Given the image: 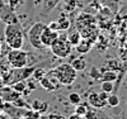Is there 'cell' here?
<instances>
[{
  "label": "cell",
  "mask_w": 127,
  "mask_h": 119,
  "mask_svg": "<svg viewBox=\"0 0 127 119\" xmlns=\"http://www.w3.org/2000/svg\"><path fill=\"white\" fill-rule=\"evenodd\" d=\"M100 79H102V81H112V82H114L116 80L118 79L117 71H113V70L104 71V72L100 75Z\"/></svg>",
  "instance_id": "18"
},
{
  "label": "cell",
  "mask_w": 127,
  "mask_h": 119,
  "mask_svg": "<svg viewBox=\"0 0 127 119\" xmlns=\"http://www.w3.org/2000/svg\"><path fill=\"white\" fill-rule=\"evenodd\" d=\"M0 20H1V19H0Z\"/></svg>",
  "instance_id": "37"
},
{
  "label": "cell",
  "mask_w": 127,
  "mask_h": 119,
  "mask_svg": "<svg viewBox=\"0 0 127 119\" xmlns=\"http://www.w3.org/2000/svg\"><path fill=\"white\" fill-rule=\"evenodd\" d=\"M56 22L59 25V30H67L70 28V20L67 19V17L65 14H61V17Z\"/></svg>",
  "instance_id": "19"
},
{
  "label": "cell",
  "mask_w": 127,
  "mask_h": 119,
  "mask_svg": "<svg viewBox=\"0 0 127 119\" xmlns=\"http://www.w3.org/2000/svg\"><path fill=\"white\" fill-rule=\"evenodd\" d=\"M45 27H46L45 23L37 22V23H34L27 32V38L31 43V46L34 49H45L43 45H42V42H41V34H42V30L45 29Z\"/></svg>",
  "instance_id": "5"
},
{
  "label": "cell",
  "mask_w": 127,
  "mask_h": 119,
  "mask_svg": "<svg viewBox=\"0 0 127 119\" xmlns=\"http://www.w3.org/2000/svg\"><path fill=\"white\" fill-rule=\"evenodd\" d=\"M17 119H33V118H31V117H28V115H23V117L17 118Z\"/></svg>",
  "instance_id": "35"
},
{
  "label": "cell",
  "mask_w": 127,
  "mask_h": 119,
  "mask_svg": "<svg viewBox=\"0 0 127 119\" xmlns=\"http://www.w3.org/2000/svg\"><path fill=\"white\" fill-rule=\"evenodd\" d=\"M0 90H1V99H3V101H6V103H13L18 98L22 96L19 93H17L12 86H3V89H0Z\"/></svg>",
  "instance_id": "11"
},
{
  "label": "cell",
  "mask_w": 127,
  "mask_h": 119,
  "mask_svg": "<svg viewBox=\"0 0 127 119\" xmlns=\"http://www.w3.org/2000/svg\"><path fill=\"white\" fill-rule=\"evenodd\" d=\"M46 75V70L43 69H39V67H36V70L33 71V73H32V77H34L37 81H39L42 77H43Z\"/></svg>",
  "instance_id": "26"
},
{
  "label": "cell",
  "mask_w": 127,
  "mask_h": 119,
  "mask_svg": "<svg viewBox=\"0 0 127 119\" xmlns=\"http://www.w3.org/2000/svg\"><path fill=\"white\" fill-rule=\"evenodd\" d=\"M47 27H48V28H51V29H54V30H59L57 22H51L50 24H47ZM59 32H60V30H59Z\"/></svg>",
  "instance_id": "32"
},
{
  "label": "cell",
  "mask_w": 127,
  "mask_h": 119,
  "mask_svg": "<svg viewBox=\"0 0 127 119\" xmlns=\"http://www.w3.org/2000/svg\"><path fill=\"white\" fill-rule=\"evenodd\" d=\"M76 108H75V113L76 114H79V115H85L87 114V112H88V108H89V105H87V104H78V105H75Z\"/></svg>",
  "instance_id": "25"
},
{
  "label": "cell",
  "mask_w": 127,
  "mask_h": 119,
  "mask_svg": "<svg viewBox=\"0 0 127 119\" xmlns=\"http://www.w3.org/2000/svg\"><path fill=\"white\" fill-rule=\"evenodd\" d=\"M0 119H10V117L4 112H0Z\"/></svg>",
  "instance_id": "34"
},
{
  "label": "cell",
  "mask_w": 127,
  "mask_h": 119,
  "mask_svg": "<svg viewBox=\"0 0 127 119\" xmlns=\"http://www.w3.org/2000/svg\"><path fill=\"white\" fill-rule=\"evenodd\" d=\"M51 52L54 53V56H56L57 58H65L67 56L71 55L72 51V46L67 42L66 38L64 37H59L50 47Z\"/></svg>",
  "instance_id": "6"
},
{
  "label": "cell",
  "mask_w": 127,
  "mask_h": 119,
  "mask_svg": "<svg viewBox=\"0 0 127 119\" xmlns=\"http://www.w3.org/2000/svg\"><path fill=\"white\" fill-rule=\"evenodd\" d=\"M65 9L69 10V12H71V10H74V8L78 6V0H65Z\"/></svg>",
  "instance_id": "29"
},
{
  "label": "cell",
  "mask_w": 127,
  "mask_h": 119,
  "mask_svg": "<svg viewBox=\"0 0 127 119\" xmlns=\"http://www.w3.org/2000/svg\"><path fill=\"white\" fill-rule=\"evenodd\" d=\"M6 61L12 66V69L26 67L28 65V53L20 49H10L6 53Z\"/></svg>",
  "instance_id": "4"
},
{
  "label": "cell",
  "mask_w": 127,
  "mask_h": 119,
  "mask_svg": "<svg viewBox=\"0 0 127 119\" xmlns=\"http://www.w3.org/2000/svg\"><path fill=\"white\" fill-rule=\"evenodd\" d=\"M3 109H4V112H5L9 117H12V118H14V119L20 118V117H23V115L27 114V112L23 109V108L15 106L14 104H12V103H6V101L3 104Z\"/></svg>",
  "instance_id": "10"
},
{
  "label": "cell",
  "mask_w": 127,
  "mask_h": 119,
  "mask_svg": "<svg viewBox=\"0 0 127 119\" xmlns=\"http://www.w3.org/2000/svg\"><path fill=\"white\" fill-rule=\"evenodd\" d=\"M71 66L79 72V71H84V70H85L87 66H88V63H87V60L84 57H78V58H75L71 62Z\"/></svg>",
  "instance_id": "17"
},
{
  "label": "cell",
  "mask_w": 127,
  "mask_h": 119,
  "mask_svg": "<svg viewBox=\"0 0 127 119\" xmlns=\"http://www.w3.org/2000/svg\"><path fill=\"white\" fill-rule=\"evenodd\" d=\"M37 66H32V67H20V69H12L6 71L5 73H3V84L4 86H10L15 84L17 81H22V80H26L28 79L33 71L36 70Z\"/></svg>",
  "instance_id": "3"
},
{
  "label": "cell",
  "mask_w": 127,
  "mask_h": 119,
  "mask_svg": "<svg viewBox=\"0 0 127 119\" xmlns=\"http://www.w3.org/2000/svg\"><path fill=\"white\" fill-rule=\"evenodd\" d=\"M12 88L17 91V93H19L20 95L23 94V91L27 89V85H26V80H22V81H17L15 84H13V85H10Z\"/></svg>",
  "instance_id": "20"
},
{
  "label": "cell",
  "mask_w": 127,
  "mask_h": 119,
  "mask_svg": "<svg viewBox=\"0 0 127 119\" xmlns=\"http://www.w3.org/2000/svg\"><path fill=\"white\" fill-rule=\"evenodd\" d=\"M83 37H81V34H80V32L76 29V30H71L70 33L67 34V37H66V39H67V42L70 43V45L72 46V47H75L78 43L80 42V39H81Z\"/></svg>",
  "instance_id": "16"
},
{
  "label": "cell",
  "mask_w": 127,
  "mask_h": 119,
  "mask_svg": "<svg viewBox=\"0 0 127 119\" xmlns=\"http://www.w3.org/2000/svg\"><path fill=\"white\" fill-rule=\"evenodd\" d=\"M107 104H108L109 106H112V108L118 106V105H120V98H118V95H117V94L109 95L108 99H107Z\"/></svg>",
  "instance_id": "21"
},
{
  "label": "cell",
  "mask_w": 127,
  "mask_h": 119,
  "mask_svg": "<svg viewBox=\"0 0 127 119\" xmlns=\"http://www.w3.org/2000/svg\"><path fill=\"white\" fill-rule=\"evenodd\" d=\"M26 6H27V10L31 12L34 6V0H26Z\"/></svg>",
  "instance_id": "30"
},
{
  "label": "cell",
  "mask_w": 127,
  "mask_h": 119,
  "mask_svg": "<svg viewBox=\"0 0 127 119\" xmlns=\"http://www.w3.org/2000/svg\"><path fill=\"white\" fill-rule=\"evenodd\" d=\"M32 110L33 112H37V113H39V114H43V113H46L47 112V109H48V103H46V101H42V100H34L33 103H32Z\"/></svg>",
  "instance_id": "15"
},
{
  "label": "cell",
  "mask_w": 127,
  "mask_h": 119,
  "mask_svg": "<svg viewBox=\"0 0 127 119\" xmlns=\"http://www.w3.org/2000/svg\"><path fill=\"white\" fill-rule=\"evenodd\" d=\"M50 72L54 73L56 79L59 80V82L65 86L72 85L78 77V71L71 66V63H61L54 70H51Z\"/></svg>",
  "instance_id": "2"
},
{
  "label": "cell",
  "mask_w": 127,
  "mask_h": 119,
  "mask_svg": "<svg viewBox=\"0 0 127 119\" xmlns=\"http://www.w3.org/2000/svg\"><path fill=\"white\" fill-rule=\"evenodd\" d=\"M67 99H69V103L72 104V105H78V104L81 103V98H80V95H79L78 93H71V94H69Z\"/></svg>",
  "instance_id": "22"
},
{
  "label": "cell",
  "mask_w": 127,
  "mask_h": 119,
  "mask_svg": "<svg viewBox=\"0 0 127 119\" xmlns=\"http://www.w3.org/2000/svg\"><path fill=\"white\" fill-rule=\"evenodd\" d=\"M39 82L34 79V77H28L27 79V81H26V85H27V88L31 90V91H33V90H36L37 89V85H38Z\"/></svg>",
  "instance_id": "23"
},
{
  "label": "cell",
  "mask_w": 127,
  "mask_h": 119,
  "mask_svg": "<svg viewBox=\"0 0 127 119\" xmlns=\"http://www.w3.org/2000/svg\"><path fill=\"white\" fill-rule=\"evenodd\" d=\"M59 37H60L59 30H54V29H51V28H48V27L46 25L45 29L42 30L41 42H42V45H43L45 48H50L51 45H52V43H54Z\"/></svg>",
  "instance_id": "9"
},
{
  "label": "cell",
  "mask_w": 127,
  "mask_h": 119,
  "mask_svg": "<svg viewBox=\"0 0 127 119\" xmlns=\"http://www.w3.org/2000/svg\"><path fill=\"white\" fill-rule=\"evenodd\" d=\"M60 1L61 0H42V9L39 12V17H47Z\"/></svg>",
  "instance_id": "13"
},
{
  "label": "cell",
  "mask_w": 127,
  "mask_h": 119,
  "mask_svg": "<svg viewBox=\"0 0 127 119\" xmlns=\"http://www.w3.org/2000/svg\"><path fill=\"white\" fill-rule=\"evenodd\" d=\"M88 103L90 106L95 108V109H98V110H102L105 108V105H108L107 101L100 99V96L98 95V93H90L88 95Z\"/></svg>",
  "instance_id": "12"
},
{
  "label": "cell",
  "mask_w": 127,
  "mask_h": 119,
  "mask_svg": "<svg viewBox=\"0 0 127 119\" xmlns=\"http://www.w3.org/2000/svg\"><path fill=\"white\" fill-rule=\"evenodd\" d=\"M98 95L100 96V99H103V100H105V101H107V99H108V96H109V93H107V91H99L98 93Z\"/></svg>",
  "instance_id": "31"
},
{
  "label": "cell",
  "mask_w": 127,
  "mask_h": 119,
  "mask_svg": "<svg viewBox=\"0 0 127 119\" xmlns=\"http://www.w3.org/2000/svg\"><path fill=\"white\" fill-rule=\"evenodd\" d=\"M126 105H127V103H126Z\"/></svg>",
  "instance_id": "36"
},
{
  "label": "cell",
  "mask_w": 127,
  "mask_h": 119,
  "mask_svg": "<svg viewBox=\"0 0 127 119\" xmlns=\"http://www.w3.org/2000/svg\"><path fill=\"white\" fill-rule=\"evenodd\" d=\"M92 47H93V42H90V41L87 39V38H81L80 42L75 46L76 51L80 53V55H87L88 52H90Z\"/></svg>",
  "instance_id": "14"
},
{
  "label": "cell",
  "mask_w": 127,
  "mask_h": 119,
  "mask_svg": "<svg viewBox=\"0 0 127 119\" xmlns=\"http://www.w3.org/2000/svg\"><path fill=\"white\" fill-rule=\"evenodd\" d=\"M67 119H85L83 115H79V114H76V113H74L72 115H70Z\"/></svg>",
  "instance_id": "33"
},
{
  "label": "cell",
  "mask_w": 127,
  "mask_h": 119,
  "mask_svg": "<svg viewBox=\"0 0 127 119\" xmlns=\"http://www.w3.org/2000/svg\"><path fill=\"white\" fill-rule=\"evenodd\" d=\"M107 66H108V70H113V71H118L121 69L118 60H111V61H108Z\"/></svg>",
  "instance_id": "28"
},
{
  "label": "cell",
  "mask_w": 127,
  "mask_h": 119,
  "mask_svg": "<svg viewBox=\"0 0 127 119\" xmlns=\"http://www.w3.org/2000/svg\"><path fill=\"white\" fill-rule=\"evenodd\" d=\"M100 88H102V90L103 91H107V93H112L113 91V82L112 81H102V84H100Z\"/></svg>",
  "instance_id": "27"
},
{
  "label": "cell",
  "mask_w": 127,
  "mask_h": 119,
  "mask_svg": "<svg viewBox=\"0 0 127 119\" xmlns=\"http://www.w3.org/2000/svg\"><path fill=\"white\" fill-rule=\"evenodd\" d=\"M4 38L10 49H20L24 45V32L20 23L5 24Z\"/></svg>",
  "instance_id": "1"
},
{
  "label": "cell",
  "mask_w": 127,
  "mask_h": 119,
  "mask_svg": "<svg viewBox=\"0 0 127 119\" xmlns=\"http://www.w3.org/2000/svg\"><path fill=\"white\" fill-rule=\"evenodd\" d=\"M23 3H24L23 0H8V1H6V4L10 6V9L14 10V12H15L17 9H19L20 6H22Z\"/></svg>",
  "instance_id": "24"
},
{
  "label": "cell",
  "mask_w": 127,
  "mask_h": 119,
  "mask_svg": "<svg viewBox=\"0 0 127 119\" xmlns=\"http://www.w3.org/2000/svg\"><path fill=\"white\" fill-rule=\"evenodd\" d=\"M0 19H1V22H4L5 24L19 23V19H18L15 12L10 9V6L4 1V0H0Z\"/></svg>",
  "instance_id": "7"
},
{
  "label": "cell",
  "mask_w": 127,
  "mask_h": 119,
  "mask_svg": "<svg viewBox=\"0 0 127 119\" xmlns=\"http://www.w3.org/2000/svg\"><path fill=\"white\" fill-rule=\"evenodd\" d=\"M95 18L90 14H81L79 17V19L76 20V27L78 30L80 32L81 37L85 36L88 33V27L89 28H95Z\"/></svg>",
  "instance_id": "8"
}]
</instances>
